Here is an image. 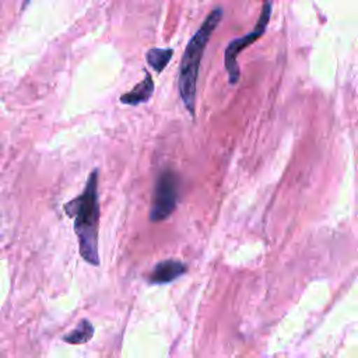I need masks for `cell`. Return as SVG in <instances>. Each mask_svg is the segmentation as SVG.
Listing matches in <instances>:
<instances>
[{
    "label": "cell",
    "mask_w": 358,
    "mask_h": 358,
    "mask_svg": "<svg viewBox=\"0 0 358 358\" xmlns=\"http://www.w3.org/2000/svg\"><path fill=\"white\" fill-rule=\"evenodd\" d=\"M154 92V81L151 78V74L144 70V78L141 83L134 85L133 90L123 94L120 96V102L124 105H138L143 102H147Z\"/></svg>",
    "instance_id": "8992f818"
},
{
    "label": "cell",
    "mask_w": 358,
    "mask_h": 358,
    "mask_svg": "<svg viewBox=\"0 0 358 358\" xmlns=\"http://www.w3.org/2000/svg\"><path fill=\"white\" fill-rule=\"evenodd\" d=\"M172 56V48H151L145 55V60L157 73H161L166 67Z\"/></svg>",
    "instance_id": "52a82bcc"
},
{
    "label": "cell",
    "mask_w": 358,
    "mask_h": 358,
    "mask_svg": "<svg viewBox=\"0 0 358 358\" xmlns=\"http://www.w3.org/2000/svg\"><path fill=\"white\" fill-rule=\"evenodd\" d=\"M187 271V266L175 259H166L157 263L148 275L151 284H168Z\"/></svg>",
    "instance_id": "5b68a950"
},
{
    "label": "cell",
    "mask_w": 358,
    "mask_h": 358,
    "mask_svg": "<svg viewBox=\"0 0 358 358\" xmlns=\"http://www.w3.org/2000/svg\"><path fill=\"white\" fill-rule=\"evenodd\" d=\"M92 334H94V327L91 322H88L87 319H83L78 323V326L64 337V340L70 344H83L88 341L92 337Z\"/></svg>",
    "instance_id": "ba28073f"
},
{
    "label": "cell",
    "mask_w": 358,
    "mask_h": 358,
    "mask_svg": "<svg viewBox=\"0 0 358 358\" xmlns=\"http://www.w3.org/2000/svg\"><path fill=\"white\" fill-rule=\"evenodd\" d=\"M64 211L74 220V232L78 239L81 257L92 264H99L98 228H99V201H98V169H92L81 194L64 204Z\"/></svg>",
    "instance_id": "6da1fadb"
},
{
    "label": "cell",
    "mask_w": 358,
    "mask_h": 358,
    "mask_svg": "<svg viewBox=\"0 0 358 358\" xmlns=\"http://www.w3.org/2000/svg\"><path fill=\"white\" fill-rule=\"evenodd\" d=\"M180 190V178L172 168H164L155 180L151 199L150 221L159 222L166 220L176 208Z\"/></svg>",
    "instance_id": "3957f363"
},
{
    "label": "cell",
    "mask_w": 358,
    "mask_h": 358,
    "mask_svg": "<svg viewBox=\"0 0 358 358\" xmlns=\"http://www.w3.org/2000/svg\"><path fill=\"white\" fill-rule=\"evenodd\" d=\"M271 11H273V3L271 1H266L262 6L260 10V15L257 18V22L255 25V28L248 32L243 36L235 38L232 41L228 42L225 52H224V64H225V70L228 74V83L231 85H235L239 80L241 71H239V66H238V55L246 49L249 45H252L253 42H256L260 36H263V34L266 32V28L268 25L270 17H271Z\"/></svg>",
    "instance_id": "277c9868"
},
{
    "label": "cell",
    "mask_w": 358,
    "mask_h": 358,
    "mask_svg": "<svg viewBox=\"0 0 358 358\" xmlns=\"http://www.w3.org/2000/svg\"><path fill=\"white\" fill-rule=\"evenodd\" d=\"M221 20H222V7L217 6L210 11V14L204 18L199 29L194 32V35L186 45V49L180 60L179 77H178L179 94L183 101V105L186 106L187 112L192 116H194L196 85H197L201 57L214 29L218 27Z\"/></svg>",
    "instance_id": "7a4b0ae2"
}]
</instances>
